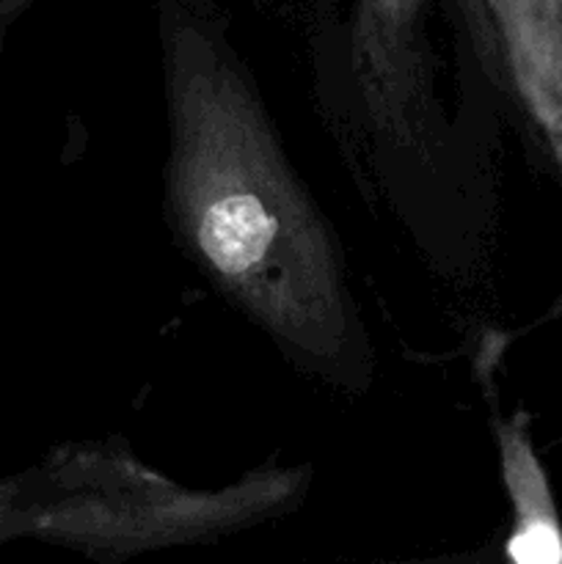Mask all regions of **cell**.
<instances>
[{
  "label": "cell",
  "instance_id": "obj_5",
  "mask_svg": "<svg viewBox=\"0 0 562 564\" xmlns=\"http://www.w3.org/2000/svg\"><path fill=\"white\" fill-rule=\"evenodd\" d=\"M17 538V490L14 482L0 485V545Z\"/></svg>",
  "mask_w": 562,
  "mask_h": 564
},
{
  "label": "cell",
  "instance_id": "obj_1",
  "mask_svg": "<svg viewBox=\"0 0 562 564\" xmlns=\"http://www.w3.org/2000/svg\"><path fill=\"white\" fill-rule=\"evenodd\" d=\"M176 231L207 279L298 361L350 380L361 356L345 264L328 224L229 50L163 17Z\"/></svg>",
  "mask_w": 562,
  "mask_h": 564
},
{
  "label": "cell",
  "instance_id": "obj_6",
  "mask_svg": "<svg viewBox=\"0 0 562 564\" xmlns=\"http://www.w3.org/2000/svg\"><path fill=\"white\" fill-rule=\"evenodd\" d=\"M422 564H477V562H422Z\"/></svg>",
  "mask_w": 562,
  "mask_h": 564
},
{
  "label": "cell",
  "instance_id": "obj_3",
  "mask_svg": "<svg viewBox=\"0 0 562 564\" xmlns=\"http://www.w3.org/2000/svg\"><path fill=\"white\" fill-rule=\"evenodd\" d=\"M424 0H356L353 53L367 97L386 130L411 141V110L419 97V17Z\"/></svg>",
  "mask_w": 562,
  "mask_h": 564
},
{
  "label": "cell",
  "instance_id": "obj_2",
  "mask_svg": "<svg viewBox=\"0 0 562 564\" xmlns=\"http://www.w3.org/2000/svg\"><path fill=\"white\" fill-rule=\"evenodd\" d=\"M17 538L119 564L149 551L198 545L262 523L306 490L301 468L253 471L220 490H191L130 452L80 446L17 479Z\"/></svg>",
  "mask_w": 562,
  "mask_h": 564
},
{
  "label": "cell",
  "instance_id": "obj_4",
  "mask_svg": "<svg viewBox=\"0 0 562 564\" xmlns=\"http://www.w3.org/2000/svg\"><path fill=\"white\" fill-rule=\"evenodd\" d=\"M496 446L512 527L505 543L507 564H562V523L549 474L532 444L529 413L496 419Z\"/></svg>",
  "mask_w": 562,
  "mask_h": 564
},
{
  "label": "cell",
  "instance_id": "obj_7",
  "mask_svg": "<svg viewBox=\"0 0 562 564\" xmlns=\"http://www.w3.org/2000/svg\"><path fill=\"white\" fill-rule=\"evenodd\" d=\"M6 3H14V0H6Z\"/></svg>",
  "mask_w": 562,
  "mask_h": 564
}]
</instances>
